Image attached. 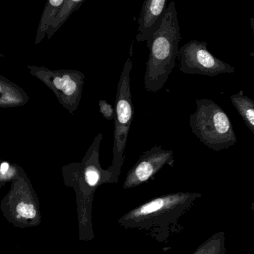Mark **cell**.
<instances>
[{
	"label": "cell",
	"instance_id": "obj_1",
	"mask_svg": "<svg viewBox=\"0 0 254 254\" xmlns=\"http://www.w3.org/2000/svg\"><path fill=\"white\" fill-rule=\"evenodd\" d=\"M181 39L176 4L172 1L158 29L146 41L149 54L143 80L147 92L156 93L164 88L176 66Z\"/></svg>",
	"mask_w": 254,
	"mask_h": 254
},
{
	"label": "cell",
	"instance_id": "obj_2",
	"mask_svg": "<svg viewBox=\"0 0 254 254\" xmlns=\"http://www.w3.org/2000/svg\"><path fill=\"white\" fill-rule=\"evenodd\" d=\"M102 134L94 139L80 162L71 163L61 169L65 185L74 188L77 195L79 220H91L92 201L95 191L104 184L113 183L107 169L101 167L99 160Z\"/></svg>",
	"mask_w": 254,
	"mask_h": 254
},
{
	"label": "cell",
	"instance_id": "obj_3",
	"mask_svg": "<svg viewBox=\"0 0 254 254\" xmlns=\"http://www.w3.org/2000/svg\"><path fill=\"white\" fill-rule=\"evenodd\" d=\"M199 193L173 192L161 195L133 209L119 219L126 228L145 230L152 233L176 224L181 216L190 207Z\"/></svg>",
	"mask_w": 254,
	"mask_h": 254
},
{
	"label": "cell",
	"instance_id": "obj_4",
	"mask_svg": "<svg viewBox=\"0 0 254 254\" xmlns=\"http://www.w3.org/2000/svg\"><path fill=\"white\" fill-rule=\"evenodd\" d=\"M196 111L190 116L192 133L209 149L222 151L237 141L231 119L222 107L212 100H195Z\"/></svg>",
	"mask_w": 254,
	"mask_h": 254
},
{
	"label": "cell",
	"instance_id": "obj_5",
	"mask_svg": "<svg viewBox=\"0 0 254 254\" xmlns=\"http://www.w3.org/2000/svg\"><path fill=\"white\" fill-rule=\"evenodd\" d=\"M131 52L132 47L130 49L129 57L124 65L116 92L113 161L110 167L107 168L111 175L113 183H117L119 181L125 160L124 153L127 139L134 119V108L130 86V74L133 68Z\"/></svg>",
	"mask_w": 254,
	"mask_h": 254
},
{
	"label": "cell",
	"instance_id": "obj_6",
	"mask_svg": "<svg viewBox=\"0 0 254 254\" xmlns=\"http://www.w3.org/2000/svg\"><path fill=\"white\" fill-rule=\"evenodd\" d=\"M4 219L15 228L37 227L41 223L40 201L31 180L19 166L8 193L0 205Z\"/></svg>",
	"mask_w": 254,
	"mask_h": 254
},
{
	"label": "cell",
	"instance_id": "obj_7",
	"mask_svg": "<svg viewBox=\"0 0 254 254\" xmlns=\"http://www.w3.org/2000/svg\"><path fill=\"white\" fill-rule=\"evenodd\" d=\"M30 74L52 90L58 102L74 114L81 101L85 74L77 70H52L44 66H28Z\"/></svg>",
	"mask_w": 254,
	"mask_h": 254
},
{
	"label": "cell",
	"instance_id": "obj_8",
	"mask_svg": "<svg viewBox=\"0 0 254 254\" xmlns=\"http://www.w3.org/2000/svg\"><path fill=\"white\" fill-rule=\"evenodd\" d=\"M179 71L184 74L215 77L234 74L235 68L210 53L207 43L192 40L179 49Z\"/></svg>",
	"mask_w": 254,
	"mask_h": 254
},
{
	"label": "cell",
	"instance_id": "obj_9",
	"mask_svg": "<svg viewBox=\"0 0 254 254\" xmlns=\"http://www.w3.org/2000/svg\"><path fill=\"white\" fill-rule=\"evenodd\" d=\"M174 161L173 150L164 149L161 145H155L143 152L130 169L124 182V189H130L146 183L153 179L166 164L173 167Z\"/></svg>",
	"mask_w": 254,
	"mask_h": 254
},
{
	"label": "cell",
	"instance_id": "obj_10",
	"mask_svg": "<svg viewBox=\"0 0 254 254\" xmlns=\"http://www.w3.org/2000/svg\"><path fill=\"white\" fill-rule=\"evenodd\" d=\"M167 0H144L139 15L138 34L136 39L138 42H146L158 29L165 11Z\"/></svg>",
	"mask_w": 254,
	"mask_h": 254
},
{
	"label": "cell",
	"instance_id": "obj_11",
	"mask_svg": "<svg viewBox=\"0 0 254 254\" xmlns=\"http://www.w3.org/2000/svg\"><path fill=\"white\" fill-rule=\"evenodd\" d=\"M28 101L29 97L22 88L0 75V108L22 107Z\"/></svg>",
	"mask_w": 254,
	"mask_h": 254
},
{
	"label": "cell",
	"instance_id": "obj_12",
	"mask_svg": "<svg viewBox=\"0 0 254 254\" xmlns=\"http://www.w3.org/2000/svg\"><path fill=\"white\" fill-rule=\"evenodd\" d=\"M65 0H48L41 15L40 23L37 28L35 44H39L46 37L48 30L50 28L54 19L62 8Z\"/></svg>",
	"mask_w": 254,
	"mask_h": 254
},
{
	"label": "cell",
	"instance_id": "obj_13",
	"mask_svg": "<svg viewBox=\"0 0 254 254\" xmlns=\"http://www.w3.org/2000/svg\"><path fill=\"white\" fill-rule=\"evenodd\" d=\"M231 101L248 128L254 134V101L240 91L231 95Z\"/></svg>",
	"mask_w": 254,
	"mask_h": 254
},
{
	"label": "cell",
	"instance_id": "obj_14",
	"mask_svg": "<svg viewBox=\"0 0 254 254\" xmlns=\"http://www.w3.org/2000/svg\"><path fill=\"white\" fill-rule=\"evenodd\" d=\"M85 1L86 0H65L62 8L60 10L51 25L50 28L48 30L46 34L47 39H50L61 28V27L65 23L70 16L80 8Z\"/></svg>",
	"mask_w": 254,
	"mask_h": 254
},
{
	"label": "cell",
	"instance_id": "obj_15",
	"mask_svg": "<svg viewBox=\"0 0 254 254\" xmlns=\"http://www.w3.org/2000/svg\"><path fill=\"white\" fill-rule=\"evenodd\" d=\"M19 167L17 164H13L9 161L3 160L0 161V188L8 182H11L17 176Z\"/></svg>",
	"mask_w": 254,
	"mask_h": 254
},
{
	"label": "cell",
	"instance_id": "obj_16",
	"mask_svg": "<svg viewBox=\"0 0 254 254\" xmlns=\"http://www.w3.org/2000/svg\"><path fill=\"white\" fill-rule=\"evenodd\" d=\"M100 113L107 120H113L115 118V108L107 101L101 100L98 102Z\"/></svg>",
	"mask_w": 254,
	"mask_h": 254
},
{
	"label": "cell",
	"instance_id": "obj_17",
	"mask_svg": "<svg viewBox=\"0 0 254 254\" xmlns=\"http://www.w3.org/2000/svg\"><path fill=\"white\" fill-rule=\"evenodd\" d=\"M250 25L251 28L252 29V32H253V35L254 37V16L252 17V19H250Z\"/></svg>",
	"mask_w": 254,
	"mask_h": 254
},
{
	"label": "cell",
	"instance_id": "obj_18",
	"mask_svg": "<svg viewBox=\"0 0 254 254\" xmlns=\"http://www.w3.org/2000/svg\"><path fill=\"white\" fill-rule=\"evenodd\" d=\"M0 57H1V58H4V55H3L2 54L0 53Z\"/></svg>",
	"mask_w": 254,
	"mask_h": 254
},
{
	"label": "cell",
	"instance_id": "obj_19",
	"mask_svg": "<svg viewBox=\"0 0 254 254\" xmlns=\"http://www.w3.org/2000/svg\"><path fill=\"white\" fill-rule=\"evenodd\" d=\"M1 161V158H0V161Z\"/></svg>",
	"mask_w": 254,
	"mask_h": 254
}]
</instances>
